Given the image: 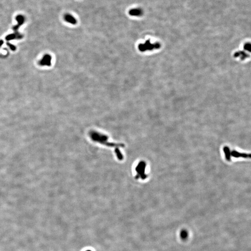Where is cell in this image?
Listing matches in <instances>:
<instances>
[{"label":"cell","mask_w":251,"mask_h":251,"mask_svg":"<svg viewBox=\"0 0 251 251\" xmlns=\"http://www.w3.org/2000/svg\"><path fill=\"white\" fill-rule=\"evenodd\" d=\"M159 47V44L157 43L152 44L150 41L147 40L144 43L140 44L138 46V49L141 52H145L148 50H152L156 49Z\"/></svg>","instance_id":"cell-1"},{"label":"cell","mask_w":251,"mask_h":251,"mask_svg":"<svg viewBox=\"0 0 251 251\" xmlns=\"http://www.w3.org/2000/svg\"><path fill=\"white\" fill-rule=\"evenodd\" d=\"M52 57L50 55L46 54L44 55L39 62V64L41 66H47L49 67L51 65Z\"/></svg>","instance_id":"cell-2"},{"label":"cell","mask_w":251,"mask_h":251,"mask_svg":"<svg viewBox=\"0 0 251 251\" xmlns=\"http://www.w3.org/2000/svg\"><path fill=\"white\" fill-rule=\"evenodd\" d=\"M129 14L133 16H139L143 14V11L141 9L139 8L131 9L129 11Z\"/></svg>","instance_id":"cell-3"},{"label":"cell","mask_w":251,"mask_h":251,"mask_svg":"<svg viewBox=\"0 0 251 251\" xmlns=\"http://www.w3.org/2000/svg\"><path fill=\"white\" fill-rule=\"evenodd\" d=\"M64 19L66 22L75 25L77 23V20L73 16L69 14H67L64 16Z\"/></svg>","instance_id":"cell-4"},{"label":"cell","mask_w":251,"mask_h":251,"mask_svg":"<svg viewBox=\"0 0 251 251\" xmlns=\"http://www.w3.org/2000/svg\"><path fill=\"white\" fill-rule=\"evenodd\" d=\"M22 37L21 35L19 34V33H16V34H12L7 35L5 38V39L7 41H9L15 39H22Z\"/></svg>","instance_id":"cell-5"},{"label":"cell","mask_w":251,"mask_h":251,"mask_svg":"<svg viewBox=\"0 0 251 251\" xmlns=\"http://www.w3.org/2000/svg\"><path fill=\"white\" fill-rule=\"evenodd\" d=\"M7 46L9 47L12 51H16V47L15 45H14L13 44H12L10 43H7Z\"/></svg>","instance_id":"cell-6"},{"label":"cell","mask_w":251,"mask_h":251,"mask_svg":"<svg viewBox=\"0 0 251 251\" xmlns=\"http://www.w3.org/2000/svg\"><path fill=\"white\" fill-rule=\"evenodd\" d=\"M181 237L183 239H185L187 237V233L186 231H182L181 233Z\"/></svg>","instance_id":"cell-7"},{"label":"cell","mask_w":251,"mask_h":251,"mask_svg":"<svg viewBox=\"0 0 251 251\" xmlns=\"http://www.w3.org/2000/svg\"><path fill=\"white\" fill-rule=\"evenodd\" d=\"M4 41L3 40H0V47L3 44Z\"/></svg>","instance_id":"cell-8"},{"label":"cell","mask_w":251,"mask_h":251,"mask_svg":"<svg viewBox=\"0 0 251 251\" xmlns=\"http://www.w3.org/2000/svg\"></svg>","instance_id":"cell-9"}]
</instances>
